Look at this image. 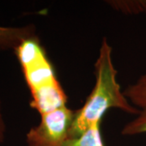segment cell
I'll return each mask as SVG.
<instances>
[{
    "label": "cell",
    "mask_w": 146,
    "mask_h": 146,
    "mask_svg": "<svg viewBox=\"0 0 146 146\" xmlns=\"http://www.w3.org/2000/svg\"><path fill=\"white\" fill-rule=\"evenodd\" d=\"M96 83L84 106L75 111L68 137L81 134L89 127L101 123L109 109L116 108L128 114H138L141 110L132 106L121 91L117 81V71L112 61V49L104 38L99 55L95 63Z\"/></svg>",
    "instance_id": "6da1fadb"
},
{
    "label": "cell",
    "mask_w": 146,
    "mask_h": 146,
    "mask_svg": "<svg viewBox=\"0 0 146 146\" xmlns=\"http://www.w3.org/2000/svg\"><path fill=\"white\" fill-rule=\"evenodd\" d=\"M110 4L116 9H119L123 12H144L146 14V1H119L111 2Z\"/></svg>",
    "instance_id": "ba28073f"
},
{
    "label": "cell",
    "mask_w": 146,
    "mask_h": 146,
    "mask_svg": "<svg viewBox=\"0 0 146 146\" xmlns=\"http://www.w3.org/2000/svg\"><path fill=\"white\" fill-rule=\"evenodd\" d=\"M6 133V124L3 115V108H2V102L0 99V144L4 141Z\"/></svg>",
    "instance_id": "9c48e42d"
},
{
    "label": "cell",
    "mask_w": 146,
    "mask_h": 146,
    "mask_svg": "<svg viewBox=\"0 0 146 146\" xmlns=\"http://www.w3.org/2000/svg\"><path fill=\"white\" fill-rule=\"evenodd\" d=\"M14 51L31 94L32 108L42 115L67 106V95L38 37L27 38Z\"/></svg>",
    "instance_id": "7a4b0ae2"
},
{
    "label": "cell",
    "mask_w": 146,
    "mask_h": 146,
    "mask_svg": "<svg viewBox=\"0 0 146 146\" xmlns=\"http://www.w3.org/2000/svg\"><path fill=\"white\" fill-rule=\"evenodd\" d=\"M36 36L33 25L23 27L0 26V51L15 50L27 38Z\"/></svg>",
    "instance_id": "277c9868"
},
{
    "label": "cell",
    "mask_w": 146,
    "mask_h": 146,
    "mask_svg": "<svg viewBox=\"0 0 146 146\" xmlns=\"http://www.w3.org/2000/svg\"><path fill=\"white\" fill-rule=\"evenodd\" d=\"M146 132V109L142 110L134 120L128 123L122 130L124 136H133Z\"/></svg>",
    "instance_id": "52a82bcc"
},
{
    "label": "cell",
    "mask_w": 146,
    "mask_h": 146,
    "mask_svg": "<svg viewBox=\"0 0 146 146\" xmlns=\"http://www.w3.org/2000/svg\"><path fill=\"white\" fill-rule=\"evenodd\" d=\"M63 146H105L101 134V123H94L79 136L68 138Z\"/></svg>",
    "instance_id": "5b68a950"
},
{
    "label": "cell",
    "mask_w": 146,
    "mask_h": 146,
    "mask_svg": "<svg viewBox=\"0 0 146 146\" xmlns=\"http://www.w3.org/2000/svg\"><path fill=\"white\" fill-rule=\"evenodd\" d=\"M125 97L142 110L146 109V73L123 93Z\"/></svg>",
    "instance_id": "8992f818"
},
{
    "label": "cell",
    "mask_w": 146,
    "mask_h": 146,
    "mask_svg": "<svg viewBox=\"0 0 146 146\" xmlns=\"http://www.w3.org/2000/svg\"><path fill=\"white\" fill-rule=\"evenodd\" d=\"M75 111L64 106L41 115L40 123L26 134L28 146H63L68 139Z\"/></svg>",
    "instance_id": "3957f363"
}]
</instances>
